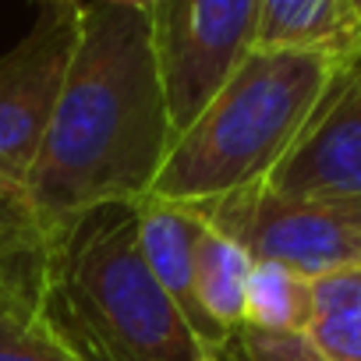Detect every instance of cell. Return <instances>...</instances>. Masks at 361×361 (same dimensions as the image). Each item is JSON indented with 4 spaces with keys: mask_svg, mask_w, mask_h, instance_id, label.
<instances>
[{
    "mask_svg": "<svg viewBox=\"0 0 361 361\" xmlns=\"http://www.w3.org/2000/svg\"><path fill=\"white\" fill-rule=\"evenodd\" d=\"M173 138L149 15L85 0L22 195L43 234L78 213L145 199Z\"/></svg>",
    "mask_w": 361,
    "mask_h": 361,
    "instance_id": "1",
    "label": "cell"
},
{
    "mask_svg": "<svg viewBox=\"0 0 361 361\" xmlns=\"http://www.w3.org/2000/svg\"><path fill=\"white\" fill-rule=\"evenodd\" d=\"M36 305L82 361H224L152 280L135 206H99L47 231Z\"/></svg>",
    "mask_w": 361,
    "mask_h": 361,
    "instance_id": "2",
    "label": "cell"
},
{
    "mask_svg": "<svg viewBox=\"0 0 361 361\" xmlns=\"http://www.w3.org/2000/svg\"><path fill=\"white\" fill-rule=\"evenodd\" d=\"M336 68L340 57L329 54L255 47L173 138L149 195L199 206L262 185L294 149Z\"/></svg>",
    "mask_w": 361,
    "mask_h": 361,
    "instance_id": "3",
    "label": "cell"
},
{
    "mask_svg": "<svg viewBox=\"0 0 361 361\" xmlns=\"http://www.w3.org/2000/svg\"><path fill=\"white\" fill-rule=\"evenodd\" d=\"M195 209L238 241L252 262H280L308 280L361 262V202L294 199L252 185Z\"/></svg>",
    "mask_w": 361,
    "mask_h": 361,
    "instance_id": "4",
    "label": "cell"
},
{
    "mask_svg": "<svg viewBox=\"0 0 361 361\" xmlns=\"http://www.w3.org/2000/svg\"><path fill=\"white\" fill-rule=\"evenodd\" d=\"M149 25L170 124L180 135L255 50L259 0H163Z\"/></svg>",
    "mask_w": 361,
    "mask_h": 361,
    "instance_id": "5",
    "label": "cell"
},
{
    "mask_svg": "<svg viewBox=\"0 0 361 361\" xmlns=\"http://www.w3.org/2000/svg\"><path fill=\"white\" fill-rule=\"evenodd\" d=\"M78 22L82 8H39L29 36L0 57V195H25Z\"/></svg>",
    "mask_w": 361,
    "mask_h": 361,
    "instance_id": "6",
    "label": "cell"
},
{
    "mask_svg": "<svg viewBox=\"0 0 361 361\" xmlns=\"http://www.w3.org/2000/svg\"><path fill=\"white\" fill-rule=\"evenodd\" d=\"M262 185L294 199L361 202V50L340 61L294 149Z\"/></svg>",
    "mask_w": 361,
    "mask_h": 361,
    "instance_id": "7",
    "label": "cell"
},
{
    "mask_svg": "<svg viewBox=\"0 0 361 361\" xmlns=\"http://www.w3.org/2000/svg\"><path fill=\"white\" fill-rule=\"evenodd\" d=\"M135 227H138L142 259L152 280L166 290V298L180 308V315L192 322L202 343L224 357L231 336L206 315L199 301V287H195V234L202 227L199 209L185 202H166V199L145 195L135 202Z\"/></svg>",
    "mask_w": 361,
    "mask_h": 361,
    "instance_id": "8",
    "label": "cell"
},
{
    "mask_svg": "<svg viewBox=\"0 0 361 361\" xmlns=\"http://www.w3.org/2000/svg\"><path fill=\"white\" fill-rule=\"evenodd\" d=\"M259 50H312L350 57L361 50V25L347 0H259Z\"/></svg>",
    "mask_w": 361,
    "mask_h": 361,
    "instance_id": "9",
    "label": "cell"
},
{
    "mask_svg": "<svg viewBox=\"0 0 361 361\" xmlns=\"http://www.w3.org/2000/svg\"><path fill=\"white\" fill-rule=\"evenodd\" d=\"M248 273H252V255L202 216V227L195 234V287L206 315L227 336H234V329L245 326Z\"/></svg>",
    "mask_w": 361,
    "mask_h": 361,
    "instance_id": "10",
    "label": "cell"
},
{
    "mask_svg": "<svg viewBox=\"0 0 361 361\" xmlns=\"http://www.w3.org/2000/svg\"><path fill=\"white\" fill-rule=\"evenodd\" d=\"M315 305L308 340L329 361H361V262L312 280Z\"/></svg>",
    "mask_w": 361,
    "mask_h": 361,
    "instance_id": "11",
    "label": "cell"
},
{
    "mask_svg": "<svg viewBox=\"0 0 361 361\" xmlns=\"http://www.w3.org/2000/svg\"><path fill=\"white\" fill-rule=\"evenodd\" d=\"M315 287L290 266L252 262L245 283V326L269 333H308Z\"/></svg>",
    "mask_w": 361,
    "mask_h": 361,
    "instance_id": "12",
    "label": "cell"
},
{
    "mask_svg": "<svg viewBox=\"0 0 361 361\" xmlns=\"http://www.w3.org/2000/svg\"><path fill=\"white\" fill-rule=\"evenodd\" d=\"M0 361H82L39 315V305H22L0 315Z\"/></svg>",
    "mask_w": 361,
    "mask_h": 361,
    "instance_id": "13",
    "label": "cell"
},
{
    "mask_svg": "<svg viewBox=\"0 0 361 361\" xmlns=\"http://www.w3.org/2000/svg\"><path fill=\"white\" fill-rule=\"evenodd\" d=\"M47 234L18 245H0V315L39 301Z\"/></svg>",
    "mask_w": 361,
    "mask_h": 361,
    "instance_id": "14",
    "label": "cell"
},
{
    "mask_svg": "<svg viewBox=\"0 0 361 361\" xmlns=\"http://www.w3.org/2000/svg\"><path fill=\"white\" fill-rule=\"evenodd\" d=\"M224 361H329L305 333H269L255 326L234 329Z\"/></svg>",
    "mask_w": 361,
    "mask_h": 361,
    "instance_id": "15",
    "label": "cell"
},
{
    "mask_svg": "<svg viewBox=\"0 0 361 361\" xmlns=\"http://www.w3.org/2000/svg\"><path fill=\"white\" fill-rule=\"evenodd\" d=\"M32 238H43V227L32 216L29 202L18 195H0V245H18Z\"/></svg>",
    "mask_w": 361,
    "mask_h": 361,
    "instance_id": "16",
    "label": "cell"
},
{
    "mask_svg": "<svg viewBox=\"0 0 361 361\" xmlns=\"http://www.w3.org/2000/svg\"><path fill=\"white\" fill-rule=\"evenodd\" d=\"M106 4H117V8H135V11H156L163 0H106Z\"/></svg>",
    "mask_w": 361,
    "mask_h": 361,
    "instance_id": "17",
    "label": "cell"
},
{
    "mask_svg": "<svg viewBox=\"0 0 361 361\" xmlns=\"http://www.w3.org/2000/svg\"><path fill=\"white\" fill-rule=\"evenodd\" d=\"M39 8H82L85 0H36Z\"/></svg>",
    "mask_w": 361,
    "mask_h": 361,
    "instance_id": "18",
    "label": "cell"
},
{
    "mask_svg": "<svg viewBox=\"0 0 361 361\" xmlns=\"http://www.w3.org/2000/svg\"><path fill=\"white\" fill-rule=\"evenodd\" d=\"M347 8H350V15H354L357 25H361V0H347Z\"/></svg>",
    "mask_w": 361,
    "mask_h": 361,
    "instance_id": "19",
    "label": "cell"
}]
</instances>
